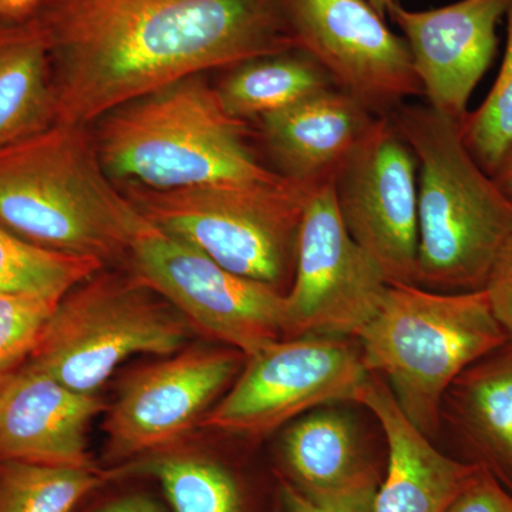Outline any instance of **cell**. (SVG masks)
<instances>
[{"label": "cell", "instance_id": "cell-34", "mask_svg": "<svg viewBox=\"0 0 512 512\" xmlns=\"http://www.w3.org/2000/svg\"><path fill=\"white\" fill-rule=\"evenodd\" d=\"M367 2H369L370 5L380 13V15L387 18L389 10L392 9L393 6H396L397 3H400V0H367Z\"/></svg>", "mask_w": 512, "mask_h": 512}, {"label": "cell", "instance_id": "cell-24", "mask_svg": "<svg viewBox=\"0 0 512 512\" xmlns=\"http://www.w3.org/2000/svg\"><path fill=\"white\" fill-rule=\"evenodd\" d=\"M140 470L163 484L174 512H239L237 485L211 461L192 457H164Z\"/></svg>", "mask_w": 512, "mask_h": 512}, {"label": "cell", "instance_id": "cell-17", "mask_svg": "<svg viewBox=\"0 0 512 512\" xmlns=\"http://www.w3.org/2000/svg\"><path fill=\"white\" fill-rule=\"evenodd\" d=\"M376 119L333 87L256 121L275 173L313 190L332 183Z\"/></svg>", "mask_w": 512, "mask_h": 512}, {"label": "cell", "instance_id": "cell-28", "mask_svg": "<svg viewBox=\"0 0 512 512\" xmlns=\"http://www.w3.org/2000/svg\"><path fill=\"white\" fill-rule=\"evenodd\" d=\"M485 292L495 318L512 339V237L495 261Z\"/></svg>", "mask_w": 512, "mask_h": 512}, {"label": "cell", "instance_id": "cell-30", "mask_svg": "<svg viewBox=\"0 0 512 512\" xmlns=\"http://www.w3.org/2000/svg\"><path fill=\"white\" fill-rule=\"evenodd\" d=\"M96 512H163L153 500L144 495H130L103 505Z\"/></svg>", "mask_w": 512, "mask_h": 512}, {"label": "cell", "instance_id": "cell-14", "mask_svg": "<svg viewBox=\"0 0 512 512\" xmlns=\"http://www.w3.org/2000/svg\"><path fill=\"white\" fill-rule=\"evenodd\" d=\"M512 0H458L427 10L397 3L387 16L402 30L429 106L461 124L477 84L493 64L497 26Z\"/></svg>", "mask_w": 512, "mask_h": 512}, {"label": "cell", "instance_id": "cell-13", "mask_svg": "<svg viewBox=\"0 0 512 512\" xmlns=\"http://www.w3.org/2000/svg\"><path fill=\"white\" fill-rule=\"evenodd\" d=\"M245 356L227 348H190L144 367L121 387L104 423L111 457L170 446L241 372Z\"/></svg>", "mask_w": 512, "mask_h": 512}, {"label": "cell", "instance_id": "cell-21", "mask_svg": "<svg viewBox=\"0 0 512 512\" xmlns=\"http://www.w3.org/2000/svg\"><path fill=\"white\" fill-rule=\"evenodd\" d=\"M228 70L217 87L222 104L232 117L248 123L335 87L318 62L299 49L258 57Z\"/></svg>", "mask_w": 512, "mask_h": 512}, {"label": "cell", "instance_id": "cell-9", "mask_svg": "<svg viewBox=\"0 0 512 512\" xmlns=\"http://www.w3.org/2000/svg\"><path fill=\"white\" fill-rule=\"evenodd\" d=\"M367 376L362 349L348 338L278 340L245 357L231 389L198 426L235 436H266L309 410L356 402Z\"/></svg>", "mask_w": 512, "mask_h": 512}, {"label": "cell", "instance_id": "cell-25", "mask_svg": "<svg viewBox=\"0 0 512 512\" xmlns=\"http://www.w3.org/2000/svg\"><path fill=\"white\" fill-rule=\"evenodd\" d=\"M505 19L507 42L500 72L481 106L468 111L460 124L468 153L490 175L512 146V2Z\"/></svg>", "mask_w": 512, "mask_h": 512}, {"label": "cell", "instance_id": "cell-5", "mask_svg": "<svg viewBox=\"0 0 512 512\" xmlns=\"http://www.w3.org/2000/svg\"><path fill=\"white\" fill-rule=\"evenodd\" d=\"M356 339L367 372L387 383L407 419L433 439L450 384L510 338L485 289L446 293L390 284L375 318Z\"/></svg>", "mask_w": 512, "mask_h": 512}, {"label": "cell", "instance_id": "cell-20", "mask_svg": "<svg viewBox=\"0 0 512 512\" xmlns=\"http://www.w3.org/2000/svg\"><path fill=\"white\" fill-rule=\"evenodd\" d=\"M57 123L49 37L40 20L0 22V151Z\"/></svg>", "mask_w": 512, "mask_h": 512}, {"label": "cell", "instance_id": "cell-33", "mask_svg": "<svg viewBox=\"0 0 512 512\" xmlns=\"http://www.w3.org/2000/svg\"><path fill=\"white\" fill-rule=\"evenodd\" d=\"M13 379H15V373H0V413H2V409L3 406H5L6 399H8L10 389H12Z\"/></svg>", "mask_w": 512, "mask_h": 512}, {"label": "cell", "instance_id": "cell-6", "mask_svg": "<svg viewBox=\"0 0 512 512\" xmlns=\"http://www.w3.org/2000/svg\"><path fill=\"white\" fill-rule=\"evenodd\" d=\"M288 180L151 190L126 195L154 227L245 278L291 288L309 192Z\"/></svg>", "mask_w": 512, "mask_h": 512}, {"label": "cell", "instance_id": "cell-18", "mask_svg": "<svg viewBox=\"0 0 512 512\" xmlns=\"http://www.w3.org/2000/svg\"><path fill=\"white\" fill-rule=\"evenodd\" d=\"M285 463L303 497L329 512H373L379 484L352 421L312 412L282 437Z\"/></svg>", "mask_w": 512, "mask_h": 512}, {"label": "cell", "instance_id": "cell-35", "mask_svg": "<svg viewBox=\"0 0 512 512\" xmlns=\"http://www.w3.org/2000/svg\"><path fill=\"white\" fill-rule=\"evenodd\" d=\"M0 373H2V372H0Z\"/></svg>", "mask_w": 512, "mask_h": 512}, {"label": "cell", "instance_id": "cell-1", "mask_svg": "<svg viewBox=\"0 0 512 512\" xmlns=\"http://www.w3.org/2000/svg\"><path fill=\"white\" fill-rule=\"evenodd\" d=\"M57 121L89 126L208 70L295 49L285 0H47Z\"/></svg>", "mask_w": 512, "mask_h": 512}, {"label": "cell", "instance_id": "cell-22", "mask_svg": "<svg viewBox=\"0 0 512 512\" xmlns=\"http://www.w3.org/2000/svg\"><path fill=\"white\" fill-rule=\"evenodd\" d=\"M114 476L97 468L0 460V512H72Z\"/></svg>", "mask_w": 512, "mask_h": 512}, {"label": "cell", "instance_id": "cell-23", "mask_svg": "<svg viewBox=\"0 0 512 512\" xmlns=\"http://www.w3.org/2000/svg\"><path fill=\"white\" fill-rule=\"evenodd\" d=\"M103 268V262L97 259L49 251L0 227V293L62 301Z\"/></svg>", "mask_w": 512, "mask_h": 512}, {"label": "cell", "instance_id": "cell-11", "mask_svg": "<svg viewBox=\"0 0 512 512\" xmlns=\"http://www.w3.org/2000/svg\"><path fill=\"white\" fill-rule=\"evenodd\" d=\"M346 231L389 284H416L417 158L390 117H377L332 181Z\"/></svg>", "mask_w": 512, "mask_h": 512}, {"label": "cell", "instance_id": "cell-12", "mask_svg": "<svg viewBox=\"0 0 512 512\" xmlns=\"http://www.w3.org/2000/svg\"><path fill=\"white\" fill-rule=\"evenodd\" d=\"M293 46L376 117L423 96L403 36L367 0H285Z\"/></svg>", "mask_w": 512, "mask_h": 512}, {"label": "cell", "instance_id": "cell-2", "mask_svg": "<svg viewBox=\"0 0 512 512\" xmlns=\"http://www.w3.org/2000/svg\"><path fill=\"white\" fill-rule=\"evenodd\" d=\"M148 220L116 190L82 124H56L0 151V227L23 241L106 262L124 258Z\"/></svg>", "mask_w": 512, "mask_h": 512}, {"label": "cell", "instance_id": "cell-15", "mask_svg": "<svg viewBox=\"0 0 512 512\" xmlns=\"http://www.w3.org/2000/svg\"><path fill=\"white\" fill-rule=\"evenodd\" d=\"M106 409L96 393L74 392L26 366L15 373L0 413V460L96 468L87 453V429Z\"/></svg>", "mask_w": 512, "mask_h": 512}, {"label": "cell", "instance_id": "cell-4", "mask_svg": "<svg viewBox=\"0 0 512 512\" xmlns=\"http://www.w3.org/2000/svg\"><path fill=\"white\" fill-rule=\"evenodd\" d=\"M417 158L416 285L436 292L485 289L512 237V204L468 153L460 124L429 104L390 114Z\"/></svg>", "mask_w": 512, "mask_h": 512}, {"label": "cell", "instance_id": "cell-26", "mask_svg": "<svg viewBox=\"0 0 512 512\" xmlns=\"http://www.w3.org/2000/svg\"><path fill=\"white\" fill-rule=\"evenodd\" d=\"M60 301L42 296L0 293V372L29 357Z\"/></svg>", "mask_w": 512, "mask_h": 512}, {"label": "cell", "instance_id": "cell-32", "mask_svg": "<svg viewBox=\"0 0 512 512\" xmlns=\"http://www.w3.org/2000/svg\"><path fill=\"white\" fill-rule=\"evenodd\" d=\"M286 504L291 512H329L311 503L308 498L303 497L292 485L284 484Z\"/></svg>", "mask_w": 512, "mask_h": 512}, {"label": "cell", "instance_id": "cell-16", "mask_svg": "<svg viewBox=\"0 0 512 512\" xmlns=\"http://www.w3.org/2000/svg\"><path fill=\"white\" fill-rule=\"evenodd\" d=\"M382 426L389 468L376 494L373 512H446L480 471L478 464L441 453L402 412L392 390L369 373L357 392Z\"/></svg>", "mask_w": 512, "mask_h": 512}, {"label": "cell", "instance_id": "cell-27", "mask_svg": "<svg viewBox=\"0 0 512 512\" xmlns=\"http://www.w3.org/2000/svg\"><path fill=\"white\" fill-rule=\"evenodd\" d=\"M446 512H512V494L481 467Z\"/></svg>", "mask_w": 512, "mask_h": 512}, {"label": "cell", "instance_id": "cell-10", "mask_svg": "<svg viewBox=\"0 0 512 512\" xmlns=\"http://www.w3.org/2000/svg\"><path fill=\"white\" fill-rule=\"evenodd\" d=\"M389 285L346 231L332 183L313 188L303 212L295 275L285 293L288 339H356L375 318Z\"/></svg>", "mask_w": 512, "mask_h": 512}, {"label": "cell", "instance_id": "cell-19", "mask_svg": "<svg viewBox=\"0 0 512 512\" xmlns=\"http://www.w3.org/2000/svg\"><path fill=\"white\" fill-rule=\"evenodd\" d=\"M441 426L470 454V463L512 483V339L454 379L441 402Z\"/></svg>", "mask_w": 512, "mask_h": 512}, {"label": "cell", "instance_id": "cell-29", "mask_svg": "<svg viewBox=\"0 0 512 512\" xmlns=\"http://www.w3.org/2000/svg\"><path fill=\"white\" fill-rule=\"evenodd\" d=\"M47 0H0V22L33 18Z\"/></svg>", "mask_w": 512, "mask_h": 512}, {"label": "cell", "instance_id": "cell-31", "mask_svg": "<svg viewBox=\"0 0 512 512\" xmlns=\"http://www.w3.org/2000/svg\"><path fill=\"white\" fill-rule=\"evenodd\" d=\"M491 178L501 194L512 204V146L501 158Z\"/></svg>", "mask_w": 512, "mask_h": 512}, {"label": "cell", "instance_id": "cell-8", "mask_svg": "<svg viewBox=\"0 0 512 512\" xmlns=\"http://www.w3.org/2000/svg\"><path fill=\"white\" fill-rule=\"evenodd\" d=\"M126 259L130 274L171 303L195 332L245 357L288 339L286 292L228 271L150 221Z\"/></svg>", "mask_w": 512, "mask_h": 512}, {"label": "cell", "instance_id": "cell-7", "mask_svg": "<svg viewBox=\"0 0 512 512\" xmlns=\"http://www.w3.org/2000/svg\"><path fill=\"white\" fill-rule=\"evenodd\" d=\"M194 332L136 276L101 269L59 302L28 366L74 392L94 394L128 357L174 355Z\"/></svg>", "mask_w": 512, "mask_h": 512}, {"label": "cell", "instance_id": "cell-3", "mask_svg": "<svg viewBox=\"0 0 512 512\" xmlns=\"http://www.w3.org/2000/svg\"><path fill=\"white\" fill-rule=\"evenodd\" d=\"M94 137L111 180L151 190L286 180L249 144L248 121L225 110L217 87L191 76L100 119Z\"/></svg>", "mask_w": 512, "mask_h": 512}]
</instances>
